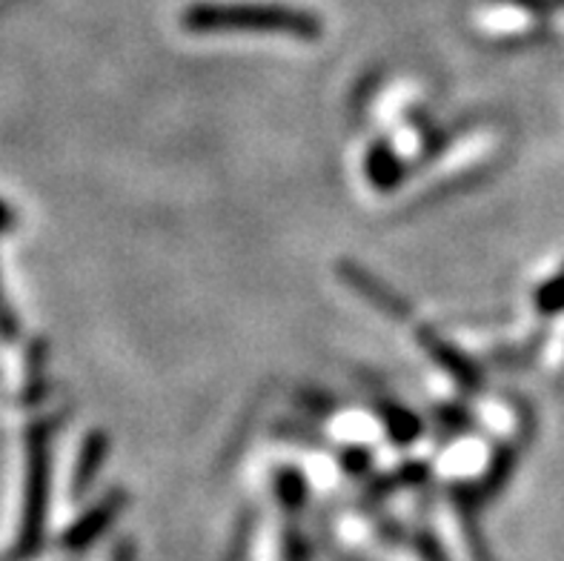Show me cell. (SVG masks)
Wrapping results in <instances>:
<instances>
[{
	"instance_id": "1",
	"label": "cell",
	"mask_w": 564,
	"mask_h": 561,
	"mask_svg": "<svg viewBox=\"0 0 564 561\" xmlns=\"http://www.w3.org/2000/svg\"><path fill=\"white\" fill-rule=\"evenodd\" d=\"M184 26L195 32L215 29H258V32H290L304 41L322 32V23L313 14L284 7H261V3H198L184 14Z\"/></svg>"
},
{
	"instance_id": "2",
	"label": "cell",
	"mask_w": 564,
	"mask_h": 561,
	"mask_svg": "<svg viewBox=\"0 0 564 561\" xmlns=\"http://www.w3.org/2000/svg\"><path fill=\"white\" fill-rule=\"evenodd\" d=\"M50 424H32L26 439V484H23L21 530L3 561H26L41 550L50 507Z\"/></svg>"
},
{
	"instance_id": "3",
	"label": "cell",
	"mask_w": 564,
	"mask_h": 561,
	"mask_svg": "<svg viewBox=\"0 0 564 561\" xmlns=\"http://www.w3.org/2000/svg\"><path fill=\"white\" fill-rule=\"evenodd\" d=\"M104 455H107V439L98 433H93L89 439L84 441V447H80V458L78 467H75V482H72V490L84 493L89 484H93L95 473H98L100 462H104Z\"/></svg>"
},
{
	"instance_id": "4",
	"label": "cell",
	"mask_w": 564,
	"mask_h": 561,
	"mask_svg": "<svg viewBox=\"0 0 564 561\" xmlns=\"http://www.w3.org/2000/svg\"><path fill=\"white\" fill-rule=\"evenodd\" d=\"M112 513H115V501H107V505H98L93 513H86L84 519H80L78 525L72 527L69 533L64 536L66 548L80 550V548H86L89 541H95V536H98L100 530H104V527L109 525V516H112Z\"/></svg>"
},
{
	"instance_id": "5",
	"label": "cell",
	"mask_w": 564,
	"mask_h": 561,
	"mask_svg": "<svg viewBox=\"0 0 564 561\" xmlns=\"http://www.w3.org/2000/svg\"><path fill=\"white\" fill-rule=\"evenodd\" d=\"M344 278H347V281L356 287V290L365 292L367 299L376 301L379 306H384V310H395V315H404V301L399 304V299H393L390 292H384V287L376 284V281H372L370 276H365L361 270H356V267H347V270H344Z\"/></svg>"
},
{
	"instance_id": "6",
	"label": "cell",
	"mask_w": 564,
	"mask_h": 561,
	"mask_svg": "<svg viewBox=\"0 0 564 561\" xmlns=\"http://www.w3.org/2000/svg\"><path fill=\"white\" fill-rule=\"evenodd\" d=\"M536 304L542 310H564V272H558L551 284H544L542 292L536 295Z\"/></svg>"
},
{
	"instance_id": "7",
	"label": "cell",
	"mask_w": 564,
	"mask_h": 561,
	"mask_svg": "<svg viewBox=\"0 0 564 561\" xmlns=\"http://www.w3.org/2000/svg\"><path fill=\"white\" fill-rule=\"evenodd\" d=\"M18 333H21L18 319H14V313L7 306V301H3V292H0V335H3L7 342H12V338H18Z\"/></svg>"
},
{
	"instance_id": "8",
	"label": "cell",
	"mask_w": 564,
	"mask_h": 561,
	"mask_svg": "<svg viewBox=\"0 0 564 561\" xmlns=\"http://www.w3.org/2000/svg\"><path fill=\"white\" fill-rule=\"evenodd\" d=\"M14 220H18V215H14L12 206L3 204V201H0V235H3V233H12V229H14Z\"/></svg>"
},
{
	"instance_id": "9",
	"label": "cell",
	"mask_w": 564,
	"mask_h": 561,
	"mask_svg": "<svg viewBox=\"0 0 564 561\" xmlns=\"http://www.w3.org/2000/svg\"><path fill=\"white\" fill-rule=\"evenodd\" d=\"M553 3H564V0H553Z\"/></svg>"
}]
</instances>
